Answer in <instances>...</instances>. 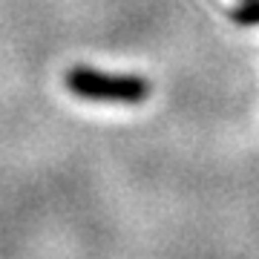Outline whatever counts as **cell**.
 <instances>
[{
	"label": "cell",
	"mask_w": 259,
	"mask_h": 259,
	"mask_svg": "<svg viewBox=\"0 0 259 259\" xmlns=\"http://www.w3.org/2000/svg\"><path fill=\"white\" fill-rule=\"evenodd\" d=\"M64 87L72 95H78L81 101H93V104H136L147 101L150 98V81L141 75H130V72H101L93 66H72L64 75Z\"/></svg>",
	"instance_id": "6da1fadb"
},
{
	"label": "cell",
	"mask_w": 259,
	"mask_h": 259,
	"mask_svg": "<svg viewBox=\"0 0 259 259\" xmlns=\"http://www.w3.org/2000/svg\"><path fill=\"white\" fill-rule=\"evenodd\" d=\"M231 20L239 26H256L259 23V0H242L231 12Z\"/></svg>",
	"instance_id": "7a4b0ae2"
}]
</instances>
